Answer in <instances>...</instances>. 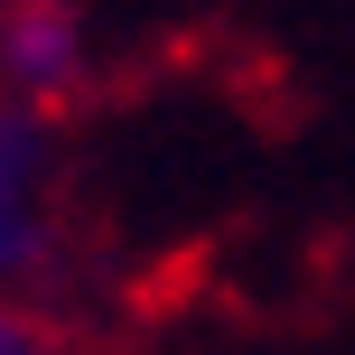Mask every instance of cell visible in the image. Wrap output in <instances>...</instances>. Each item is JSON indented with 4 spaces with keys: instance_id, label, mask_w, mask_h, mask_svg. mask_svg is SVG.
Returning a JSON list of instances; mask_svg holds the SVG:
<instances>
[{
    "instance_id": "cell-1",
    "label": "cell",
    "mask_w": 355,
    "mask_h": 355,
    "mask_svg": "<svg viewBox=\"0 0 355 355\" xmlns=\"http://www.w3.org/2000/svg\"><path fill=\"white\" fill-rule=\"evenodd\" d=\"M0 66H10V85H19V103H28V112L66 103V94L85 85V19L56 10V0L10 10V28H0Z\"/></svg>"
},
{
    "instance_id": "cell-2",
    "label": "cell",
    "mask_w": 355,
    "mask_h": 355,
    "mask_svg": "<svg viewBox=\"0 0 355 355\" xmlns=\"http://www.w3.org/2000/svg\"><path fill=\"white\" fill-rule=\"evenodd\" d=\"M0 355H37V346H28V327H10V337H0Z\"/></svg>"
}]
</instances>
